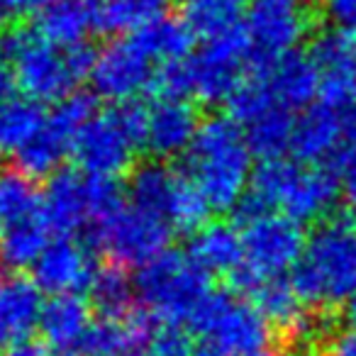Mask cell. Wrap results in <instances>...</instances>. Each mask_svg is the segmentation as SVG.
<instances>
[{"mask_svg": "<svg viewBox=\"0 0 356 356\" xmlns=\"http://www.w3.org/2000/svg\"><path fill=\"white\" fill-rule=\"evenodd\" d=\"M42 193L37 191L35 178L22 173L20 168L0 171V222L15 225L40 215Z\"/></svg>", "mask_w": 356, "mask_h": 356, "instance_id": "cell-32", "label": "cell"}, {"mask_svg": "<svg viewBox=\"0 0 356 356\" xmlns=\"http://www.w3.org/2000/svg\"><path fill=\"white\" fill-rule=\"evenodd\" d=\"M266 81L273 98L283 108L307 110L312 108V100L320 98L322 71L312 54L291 51L273 64V69L266 74Z\"/></svg>", "mask_w": 356, "mask_h": 356, "instance_id": "cell-19", "label": "cell"}, {"mask_svg": "<svg viewBox=\"0 0 356 356\" xmlns=\"http://www.w3.org/2000/svg\"><path fill=\"white\" fill-rule=\"evenodd\" d=\"M278 100L273 98L271 88H268L266 76H254L249 74L242 83L237 86L232 95L227 100V113L239 127H247L249 122L264 115L268 108H273Z\"/></svg>", "mask_w": 356, "mask_h": 356, "instance_id": "cell-34", "label": "cell"}, {"mask_svg": "<svg viewBox=\"0 0 356 356\" xmlns=\"http://www.w3.org/2000/svg\"><path fill=\"white\" fill-rule=\"evenodd\" d=\"M137 147L129 142L127 134L120 129L113 115H95L79 132L71 149L83 176L120 178L132 168Z\"/></svg>", "mask_w": 356, "mask_h": 356, "instance_id": "cell-11", "label": "cell"}, {"mask_svg": "<svg viewBox=\"0 0 356 356\" xmlns=\"http://www.w3.org/2000/svg\"><path fill=\"white\" fill-rule=\"evenodd\" d=\"M310 54L317 61L320 71L356 66V35H349V32H341V30L322 32L312 42Z\"/></svg>", "mask_w": 356, "mask_h": 356, "instance_id": "cell-36", "label": "cell"}, {"mask_svg": "<svg viewBox=\"0 0 356 356\" xmlns=\"http://www.w3.org/2000/svg\"><path fill=\"white\" fill-rule=\"evenodd\" d=\"M90 302L103 317H124L132 312V302L137 298L134 281L127 276V268L118 264L98 266L90 281Z\"/></svg>", "mask_w": 356, "mask_h": 356, "instance_id": "cell-31", "label": "cell"}, {"mask_svg": "<svg viewBox=\"0 0 356 356\" xmlns=\"http://www.w3.org/2000/svg\"><path fill=\"white\" fill-rule=\"evenodd\" d=\"M168 0H98L93 8L95 30L105 35H132L166 15Z\"/></svg>", "mask_w": 356, "mask_h": 356, "instance_id": "cell-28", "label": "cell"}, {"mask_svg": "<svg viewBox=\"0 0 356 356\" xmlns=\"http://www.w3.org/2000/svg\"><path fill=\"white\" fill-rule=\"evenodd\" d=\"M0 356H49V351H44L40 344L25 341V344H17V346H13V349L0 351Z\"/></svg>", "mask_w": 356, "mask_h": 356, "instance_id": "cell-46", "label": "cell"}, {"mask_svg": "<svg viewBox=\"0 0 356 356\" xmlns=\"http://www.w3.org/2000/svg\"><path fill=\"white\" fill-rule=\"evenodd\" d=\"M147 356H195V346L188 332L181 327H161L154 332L147 346Z\"/></svg>", "mask_w": 356, "mask_h": 356, "instance_id": "cell-40", "label": "cell"}, {"mask_svg": "<svg viewBox=\"0 0 356 356\" xmlns=\"http://www.w3.org/2000/svg\"><path fill=\"white\" fill-rule=\"evenodd\" d=\"M154 71H156L154 61L129 37H124L110 42L98 51L90 86L98 98L118 105L124 100H134L139 93L152 88Z\"/></svg>", "mask_w": 356, "mask_h": 356, "instance_id": "cell-10", "label": "cell"}, {"mask_svg": "<svg viewBox=\"0 0 356 356\" xmlns=\"http://www.w3.org/2000/svg\"><path fill=\"white\" fill-rule=\"evenodd\" d=\"M129 40L144 51L152 61H184L193 56L195 35L184 17L161 15L142 30L132 32Z\"/></svg>", "mask_w": 356, "mask_h": 356, "instance_id": "cell-25", "label": "cell"}, {"mask_svg": "<svg viewBox=\"0 0 356 356\" xmlns=\"http://www.w3.org/2000/svg\"><path fill=\"white\" fill-rule=\"evenodd\" d=\"M90 325V302L81 293L51 296L44 300L40 317V334L51 346V351L76 349L83 344Z\"/></svg>", "mask_w": 356, "mask_h": 356, "instance_id": "cell-20", "label": "cell"}, {"mask_svg": "<svg viewBox=\"0 0 356 356\" xmlns=\"http://www.w3.org/2000/svg\"><path fill=\"white\" fill-rule=\"evenodd\" d=\"M132 356H137V354H132Z\"/></svg>", "mask_w": 356, "mask_h": 356, "instance_id": "cell-53", "label": "cell"}, {"mask_svg": "<svg viewBox=\"0 0 356 356\" xmlns=\"http://www.w3.org/2000/svg\"><path fill=\"white\" fill-rule=\"evenodd\" d=\"M86 193H88V215L90 225L103 222L124 208L127 191L120 186L118 178L86 176Z\"/></svg>", "mask_w": 356, "mask_h": 356, "instance_id": "cell-37", "label": "cell"}, {"mask_svg": "<svg viewBox=\"0 0 356 356\" xmlns=\"http://www.w3.org/2000/svg\"><path fill=\"white\" fill-rule=\"evenodd\" d=\"M154 332L156 322L144 310H132L124 317H100L90 325L81 351L88 356H132L149 346Z\"/></svg>", "mask_w": 356, "mask_h": 356, "instance_id": "cell-18", "label": "cell"}, {"mask_svg": "<svg viewBox=\"0 0 356 356\" xmlns=\"http://www.w3.org/2000/svg\"><path fill=\"white\" fill-rule=\"evenodd\" d=\"M0 237H3V222H0Z\"/></svg>", "mask_w": 356, "mask_h": 356, "instance_id": "cell-51", "label": "cell"}, {"mask_svg": "<svg viewBox=\"0 0 356 356\" xmlns=\"http://www.w3.org/2000/svg\"><path fill=\"white\" fill-rule=\"evenodd\" d=\"M3 56L10 61L20 90L37 103H59L76 93L81 79L76 76L69 51L49 44L35 30H17L6 35Z\"/></svg>", "mask_w": 356, "mask_h": 356, "instance_id": "cell-6", "label": "cell"}, {"mask_svg": "<svg viewBox=\"0 0 356 356\" xmlns=\"http://www.w3.org/2000/svg\"><path fill=\"white\" fill-rule=\"evenodd\" d=\"M173 227L166 220L134 205H124L113 218L90 225V244L100 249L110 264L122 268L147 266L168 252Z\"/></svg>", "mask_w": 356, "mask_h": 356, "instance_id": "cell-8", "label": "cell"}, {"mask_svg": "<svg viewBox=\"0 0 356 356\" xmlns=\"http://www.w3.org/2000/svg\"><path fill=\"white\" fill-rule=\"evenodd\" d=\"M249 0H186L184 20L205 42L244 30Z\"/></svg>", "mask_w": 356, "mask_h": 356, "instance_id": "cell-26", "label": "cell"}, {"mask_svg": "<svg viewBox=\"0 0 356 356\" xmlns=\"http://www.w3.org/2000/svg\"><path fill=\"white\" fill-rule=\"evenodd\" d=\"M40 218L44 220L49 232L59 237H71L81 227H86V222H90L86 176L61 168L51 178H47V188L42 191Z\"/></svg>", "mask_w": 356, "mask_h": 356, "instance_id": "cell-15", "label": "cell"}, {"mask_svg": "<svg viewBox=\"0 0 356 356\" xmlns=\"http://www.w3.org/2000/svg\"><path fill=\"white\" fill-rule=\"evenodd\" d=\"M252 149L232 118L203 120L188 152L191 178L213 210H234L252 184Z\"/></svg>", "mask_w": 356, "mask_h": 356, "instance_id": "cell-2", "label": "cell"}, {"mask_svg": "<svg viewBox=\"0 0 356 356\" xmlns=\"http://www.w3.org/2000/svg\"><path fill=\"white\" fill-rule=\"evenodd\" d=\"M346 147L344 118L337 110L317 103L296 118L291 152L300 163H330L334 154Z\"/></svg>", "mask_w": 356, "mask_h": 356, "instance_id": "cell-17", "label": "cell"}, {"mask_svg": "<svg viewBox=\"0 0 356 356\" xmlns=\"http://www.w3.org/2000/svg\"><path fill=\"white\" fill-rule=\"evenodd\" d=\"M213 291L210 273L193 261L191 254L168 249L142 266L134 276V293L144 312L163 327L188 322L195 307Z\"/></svg>", "mask_w": 356, "mask_h": 356, "instance_id": "cell-3", "label": "cell"}, {"mask_svg": "<svg viewBox=\"0 0 356 356\" xmlns=\"http://www.w3.org/2000/svg\"><path fill=\"white\" fill-rule=\"evenodd\" d=\"M293 129H296L293 110L276 103L244 127V137L254 156L266 161V159H281L286 152H291Z\"/></svg>", "mask_w": 356, "mask_h": 356, "instance_id": "cell-29", "label": "cell"}, {"mask_svg": "<svg viewBox=\"0 0 356 356\" xmlns=\"http://www.w3.org/2000/svg\"><path fill=\"white\" fill-rule=\"evenodd\" d=\"M244 264L229 276L237 293L252 296L264 281L293 271L307 247L302 225L288 215L268 213L244 225Z\"/></svg>", "mask_w": 356, "mask_h": 356, "instance_id": "cell-4", "label": "cell"}, {"mask_svg": "<svg viewBox=\"0 0 356 356\" xmlns=\"http://www.w3.org/2000/svg\"><path fill=\"white\" fill-rule=\"evenodd\" d=\"M291 283L307 307L349 302L356 293V215H334L315 229Z\"/></svg>", "mask_w": 356, "mask_h": 356, "instance_id": "cell-1", "label": "cell"}, {"mask_svg": "<svg viewBox=\"0 0 356 356\" xmlns=\"http://www.w3.org/2000/svg\"><path fill=\"white\" fill-rule=\"evenodd\" d=\"M193 95L205 105L227 103L237 86L249 76V42L244 30L222 40L205 42L188 59Z\"/></svg>", "mask_w": 356, "mask_h": 356, "instance_id": "cell-9", "label": "cell"}, {"mask_svg": "<svg viewBox=\"0 0 356 356\" xmlns=\"http://www.w3.org/2000/svg\"><path fill=\"white\" fill-rule=\"evenodd\" d=\"M330 356H356V332H341L332 341Z\"/></svg>", "mask_w": 356, "mask_h": 356, "instance_id": "cell-45", "label": "cell"}, {"mask_svg": "<svg viewBox=\"0 0 356 356\" xmlns=\"http://www.w3.org/2000/svg\"><path fill=\"white\" fill-rule=\"evenodd\" d=\"M3 40H6V30H3V15H0V47H3Z\"/></svg>", "mask_w": 356, "mask_h": 356, "instance_id": "cell-50", "label": "cell"}, {"mask_svg": "<svg viewBox=\"0 0 356 356\" xmlns=\"http://www.w3.org/2000/svg\"><path fill=\"white\" fill-rule=\"evenodd\" d=\"M95 266L88 257V249L74 237H56L49 242L37 264L32 266V278L49 296H66L90 288Z\"/></svg>", "mask_w": 356, "mask_h": 356, "instance_id": "cell-13", "label": "cell"}, {"mask_svg": "<svg viewBox=\"0 0 356 356\" xmlns=\"http://www.w3.org/2000/svg\"><path fill=\"white\" fill-rule=\"evenodd\" d=\"M51 242V232L40 215L22 222L8 225L0 237V259L8 268L20 271V268L35 266L37 259L44 254Z\"/></svg>", "mask_w": 356, "mask_h": 356, "instance_id": "cell-30", "label": "cell"}, {"mask_svg": "<svg viewBox=\"0 0 356 356\" xmlns=\"http://www.w3.org/2000/svg\"><path fill=\"white\" fill-rule=\"evenodd\" d=\"M149 90H154L159 100H186L188 95H193V76H191L188 59L159 64Z\"/></svg>", "mask_w": 356, "mask_h": 356, "instance_id": "cell-38", "label": "cell"}, {"mask_svg": "<svg viewBox=\"0 0 356 356\" xmlns=\"http://www.w3.org/2000/svg\"><path fill=\"white\" fill-rule=\"evenodd\" d=\"M252 302L271 327L286 332L291 339H305L315 332V317L307 315L305 302L293 288L291 278H268L252 293Z\"/></svg>", "mask_w": 356, "mask_h": 356, "instance_id": "cell-21", "label": "cell"}, {"mask_svg": "<svg viewBox=\"0 0 356 356\" xmlns=\"http://www.w3.org/2000/svg\"><path fill=\"white\" fill-rule=\"evenodd\" d=\"M346 320H349V325L354 327V332H356V293L349 298V302H346Z\"/></svg>", "mask_w": 356, "mask_h": 356, "instance_id": "cell-48", "label": "cell"}, {"mask_svg": "<svg viewBox=\"0 0 356 356\" xmlns=\"http://www.w3.org/2000/svg\"><path fill=\"white\" fill-rule=\"evenodd\" d=\"M210 210L213 208L208 205L205 195L200 193L195 181L184 173V176H181V184H178L176 198H173L171 213H168L171 227L181 229V232H198L200 227L208 225Z\"/></svg>", "mask_w": 356, "mask_h": 356, "instance_id": "cell-35", "label": "cell"}, {"mask_svg": "<svg viewBox=\"0 0 356 356\" xmlns=\"http://www.w3.org/2000/svg\"><path fill=\"white\" fill-rule=\"evenodd\" d=\"M17 90H20V83H17V76L13 71V66L6 64V61H0V108L8 105L10 100H15Z\"/></svg>", "mask_w": 356, "mask_h": 356, "instance_id": "cell-44", "label": "cell"}, {"mask_svg": "<svg viewBox=\"0 0 356 356\" xmlns=\"http://www.w3.org/2000/svg\"><path fill=\"white\" fill-rule=\"evenodd\" d=\"M113 115V120L120 124L124 134L129 137V142L134 147H147V132H149V108L142 100H124V103L113 105V110H108Z\"/></svg>", "mask_w": 356, "mask_h": 356, "instance_id": "cell-39", "label": "cell"}, {"mask_svg": "<svg viewBox=\"0 0 356 356\" xmlns=\"http://www.w3.org/2000/svg\"><path fill=\"white\" fill-rule=\"evenodd\" d=\"M327 166L334 168L337 178H339L341 195L346 200V208H349V213L356 215V142L341 147Z\"/></svg>", "mask_w": 356, "mask_h": 356, "instance_id": "cell-41", "label": "cell"}, {"mask_svg": "<svg viewBox=\"0 0 356 356\" xmlns=\"http://www.w3.org/2000/svg\"><path fill=\"white\" fill-rule=\"evenodd\" d=\"M320 8L337 30L356 35V0H320Z\"/></svg>", "mask_w": 356, "mask_h": 356, "instance_id": "cell-42", "label": "cell"}, {"mask_svg": "<svg viewBox=\"0 0 356 356\" xmlns=\"http://www.w3.org/2000/svg\"><path fill=\"white\" fill-rule=\"evenodd\" d=\"M195 356H232V354H227V351L218 349L213 344H203L200 349H195Z\"/></svg>", "mask_w": 356, "mask_h": 356, "instance_id": "cell-47", "label": "cell"}, {"mask_svg": "<svg viewBox=\"0 0 356 356\" xmlns=\"http://www.w3.org/2000/svg\"><path fill=\"white\" fill-rule=\"evenodd\" d=\"M339 193V178L332 166L296 161L281 200H278V210H283V215L300 225L315 222L334 208Z\"/></svg>", "mask_w": 356, "mask_h": 356, "instance_id": "cell-12", "label": "cell"}, {"mask_svg": "<svg viewBox=\"0 0 356 356\" xmlns=\"http://www.w3.org/2000/svg\"><path fill=\"white\" fill-rule=\"evenodd\" d=\"M49 356H81L76 349H66V351H49Z\"/></svg>", "mask_w": 356, "mask_h": 356, "instance_id": "cell-49", "label": "cell"}, {"mask_svg": "<svg viewBox=\"0 0 356 356\" xmlns=\"http://www.w3.org/2000/svg\"><path fill=\"white\" fill-rule=\"evenodd\" d=\"M184 173L166 166L163 161H147L134 168L127 184V200L129 205L144 210V213L159 215L168 222L173 198H176L178 184ZM171 225V222H168Z\"/></svg>", "mask_w": 356, "mask_h": 356, "instance_id": "cell-24", "label": "cell"}, {"mask_svg": "<svg viewBox=\"0 0 356 356\" xmlns=\"http://www.w3.org/2000/svg\"><path fill=\"white\" fill-rule=\"evenodd\" d=\"M42 307L44 298L35 278L0 273V351L30 341L32 332L40 330Z\"/></svg>", "mask_w": 356, "mask_h": 356, "instance_id": "cell-14", "label": "cell"}, {"mask_svg": "<svg viewBox=\"0 0 356 356\" xmlns=\"http://www.w3.org/2000/svg\"><path fill=\"white\" fill-rule=\"evenodd\" d=\"M54 0H0V15L3 17H30L40 15Z\"/></svg>", "mask_w": 356, "mask_h": 356, "instance_id": "cell-43", "label": "cell"}, {"mask_svg": "<svg viewBox=\"0 0 356 356\" xmlns=\"http://www.w3.org/2000/svg\"><path fill=\"white\" fill-rule=\"evenodd\" d=\"M310 0H249L244 35L249 42V74L266 76L278 59L296 51L307 35Z\"/></svg>", "mask_w": 356, "mask_h": 356, "instance_id": "cell-7", "label": "cell"}, {"mask_svg": "<svg viewBox=\"0 0 356 356\" xmlns=\"http://www.w3.org/2000/svg\"><path fill=\"white\" fill-rule=\"evenodd\" d=\"M188 254L210 276L213 273L232 276L244 264L242 232L229 222H208L198 232H193L188 244Z\"/></svg>", "mask_w": 356, "mask_h": 356, "instance_id": "cell-22", "label": "cell"}, {"mask_svg": "<svg viewBox=\"0 0 356 356\" xmlns=\"http://www.w3.org/2000/svg\"><path fill=\"white\" fill-rule=\"evenodd\" d=\"M47 110L32 98H15L0 108V159L17 156L47 122Z\"/></svg>", "mask_w": 356, "mask_h": 356, "instance_id": "cell-27", "label": "cell"}, {"mask_svg": "<svg viewBox=\"0 0 356 356\" xmlns=\"http://www.w3.org/2000/svg\"><path fill=\"white\" fill-rule=\"evenodd\" d=\"M188 327L232 356H254L271 349V322L254 302L239 300L227 291H210L191 315Z\"/></svg>", "mask_w": 356, "mask_h": 356, "instance_id": "cell-5", "label": "cell"}, {"mask_svg": "<svg viewBox=\"0 0 356 356\" xmlns=\"http://www.w3.org/2000/svg\"><path fill=\"white\" fill-rule=\"evenodd\" d=\"M32 30L59 49L86 44V37L95 30V13L86 0H54L37 15Z\"/></svg>", "mask_w": 356, "mask_h": 356, "instance_id": "cell-23", "label": "cell"}, {"mask_svg": "<svg viewBox=\"0 0 356 356\" xmlns=\"http://www.w3.org/2000/svg\"><path fill=\"white\" fill-rule=\"evenodd\" d=\"M71 149H74L71 142H66L44 122L42 132L15 156V163L30 178H51L56 171H61V163L71 154Z\"/></svg>", "mask_w": 356, "mask_h": 356, "instance_id": "cell-33", "label": "cell"}, {"mask_svg": "<svg viewBox=\"0 0 356 356\" xmlns=\"http://www.w3.org/2000/svg\"><path fill=\"white\" fill-rule=\"evenodd\" d=\"M203 120L188 100H156L149 108L147 149L156 159H176L191 152Z\"/></svg>", "mask_w": 356, "mask_h": 356, "instance_id": "cell-16", "label": "cell"}, {"mask_svg": "<svg viewBox=\"0 0 356 356\" xmlns=\"http://www.w3.org/2000/svg\"><path fill=\"white\" fill-rule=\"evenodd\" d=\"M325 356H330V354H325Z\"/></svg>", "mask_w": 356, "mask_h": 356, "instance_id": "cell-52", "label": "cell"}]
</instances>
